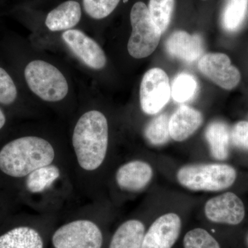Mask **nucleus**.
Masks as SVG:
<instances>
[{
  "label": "nucleus",
  "instance_id": "obj_22",
  "mask_svg": "<svg viewBox=\"0 0 248 248\" xmlns=\"http://www.w3.org/2000/svg\"><path fill=\"white\" fill-rule=\"evenodd\" d=\"M198 84L193 76L182 73L176 77L171 86V96L174 101L184 103L190 100L197 93Z\"/></svg>",
  "mask_w": 248,
  "mask_h": 248
},
{
  "label": "nucleus",
  "instance_id": "obj_25",
  "mask_svg": "<svg viewBox=\"0 0 248 248\" xmlns=\"http://www.w3.org/2000/svg\"><path fill=\"white\" fill-rule=\"evenodd\" d=\"M120 0H83L86 14L93 19H102L113 12Z\"/></svg>",
  "mask_w": 248,
  "mask_h": 248
},
{
  "label": "nucleus",
  "instance_id": "obj_7",
  "mask_svg": "<svg viewBox=\"0 0 248 248\" xmlns=\"http://www.w3.org/2000/svg\"><path fill=\"white\" fill-rule=\"evenodd\" d=\"M171 87L166 72L152 68L145 73L140 86V104L148 115L157 114L169 102Z\"/></svg>",
  "mask_w": 248,
  "mask_h": 248
},
{
  "label": "nucleus",
  "instance_id": "obj_15",
  "mask_svg": "<svg viewBox=\"0 0 248 248\" xmlns=\"http://www.w3.org/2000/svg\"><path fill=\"white\" fill-rule=\"evenodd\" d=\"M81 17V9L79 3L68 0L49 13L45 24L51 31L71 30L79 22Z\"/></svg>",
  "mask_w": 248,
  "mask_h": 248
},
{
  "label": "nucleus",
  "instance_id": "obj_24",
  "mask_svg": "<svg viewBox=\"0 0 248 248\" xmlns=\"http://www.w3.org/2000/svg\"><path fill=\"white\" fill-rule=\"evenodd\" d=\"M183 244L184 248H221L213 235L200 228L187 232L184 236Z\"/></svg>",
  "mask_w": 248,
  "mask_h": 248
},
{
  "label": "nucleus",
  "instance_id": "obj_5",
  "mask_svg": "<svg viewBox=\"0 0 248 248\" xmlns=\"http://www.w3.org/2000/svg\"><path fill=\"white\" fill-rule=\"evenodd\" d=\"M130 22L132 33L128 43L129 54L136 59L149 56L159 45L162 32L153 22L144 3L139 1L134 4Z\"/></svg>",
  "mask_w": 248,
  "mask_h": 248
},
{
  "label": "nucleus",
  "instance_id": "obj_14",
  "mask_svg": "<svg viewBox=\"0 0 248 248\" xmlns=\"http://www.w3.org/2000/svg\"><path fill=\"white\" fill-rule=\"evenodd\" d=\"M203 120V115L200 111L187 106H182L170 117V138L174 141H185L200 128Z\"/></svg>",
  "mask_w": 248,
  "mask_h": 248
},
{
  "label": "nucleus",
  "instance_id": "obj_1",
  "mask_svg": "<svg viewBox=\"0 0 248 248\" xmlns=\"http://www.w3.org/2000/svg\"><path fill=\"white\" fill-rule=\"evenodd\" d=\"M73 146L79 166L85 170L97 169L105 159L108 145V125L98 110L86 112L73 132Z\"/></svg>",
  "mask_w": 248,
  "mask_h": 248
},
{
  "label": "nucleus",
  "instance_id": "obj_3",
  "mask_svg": "<svg viewBox=\"0 0 248 248\" xmlns=\"http://www.w3.org/2000/svg\"><path fill=\"white\" fill-rule=\"evenodd\" d=\"M178 182L194 191H220L231 187L236 179L234 168L227 164L189 165L177 172Z\"/></svg>",
  "mask_w": 248,
  "mask_h": 248
},
{
  "label": "nucleus",
  "instance_id": "obj_13",
  "mask_svg": "<svg viewBox=\"0 0 248 248\" xmlns=\"http://www.w3.org/2000/svg\"><path fill=\"white\" fill-rule=\"evenodd\" d=\"M168 53L187 62L198 60L203 53V42L200 36L191 35L184 31L173 32L166 41Z\"/></svg>",
  "mask_w": 248,
  "mask_h": 248
},
{
  "label": "nucleus",
  "instance_id": "obj_2",
  "mask_svg": "<svg viewBox=\"0 0 248 248\" xmlns=\"http://www.w3.org/2000/svg\"><path fill=\"white\" fill-rule=\"evenodd\" d=\"M55 158L52 145L37 137H24L9 142L0 151V170L13 177H24L48 166Z\"/></svg>",
  "mask_w": 248,
  "mask_h": 248
},
{
  "label": "nucleus",
  "instance_id": "obj_16",
  "mask_svg": "<svg viewBox=\"0 0 248 248\" xmlns=\"http://www.w3.org/2000/svg\"><path fill=\"white\" fill-rule=\"evenodd\" d=\"M0 248H45V243L37 230L19 226L0 236Z\"/></svg>",
  "mask_w": 248,
  "mask_h": 248
},
{
  "label": "nucleus",
  "instance_id": "obj_21",
  "mask_svg": "<svg viewBox=\"0 0 248 248\" xmlns=\"http://www.w3.org/2000/svg\"><path fill=\"white\" fill-rule=\"evenodd\" d=\"M170 117L167 114L158 115L147 125L144 135L146 139L153 146L166 144L170 138L169 132Z\"/></svg>",
  "mask_w": 248,
  "mask_h": 248
},
{
  "label": "nucleus",
  "instance_id": "obj_29",
  "mask_svg": "<svg viewBox=\"0 0 248 248\" xmlns=\"http://www.w3.org/2000/svg\"><path fill=\"white\" fill-rule=\"evenodd\" d=\"M247 244H248V235L247 236Z\"/></svg>",
  "mask_w": 248,
  "mask_h": 248
},
{
  "label": "nucleus",
  "instance_id": "obj_6",
  "mask_svg": "<svg viewBox=\"0 0 248 248\" xmlns=\"http://www.w3.org/2000/svg\"><path fill=\"white\" fill-rule=\"evenodd\" d=\"M104 234L97 223L90 220L67 223L54 232L53 248H103Z\"/></svg>",
  "mask_w": 248,
  "mask_h": 248
},
{
  "label": "nucleus",
  "instance_id": "obj_28",
  "mask_svg": "<svg viewBox=\"0 0 248 248\" xmlns=\"http://www.w3.org/2000/svg\"><path fill=\"white\" fill-rule=\"evenodd\" d=\"M5 123H6V117L3 111L0 108V129L3 128Z\"/></svg>",
  "mask_w": 248,
  "mask_h": 248
},
{
  "label": "nucleus",
  "instance_id": "obj_10",
  "mask_svg": "<svg viewBox=\"0 0 248 248\" xmlns=\"http://www.w3.org/2000/svg\"><path fill=\"white\" fill-rule=\"evenodd\" d=\"M182 231V220L175 213L159 217L146 231L141 248H172Z\"/></svg>",
  "mask_w": 248,
  "mask_h": 248
},
{
  "label": "nucleus",
  "instance_id": "obj_27",
  "mask_svg": "<svg viewBox=\"0 0 248 248\" xmlns=\"http://www.w3.org/2000/svg\"><path fill=\"white\" fill-rule=\"evenodd\" d=\"M231 138L235 146L248 151V122H240L235 124Z\"/></svg>",
  "mask_w": 248,
  "mask_h": 248
},
{
  "label": "nucleus",
  "instance_id": "obj_9",
  "mask_svg": "<svg viewBox=\"0 0 248 248\" xmlns=\"http://www.w3.org/2000/svg\"><path fill=\"white\" fill-rule=\"evenodd\" d=\"M205 217L209 221L228 225L239 224L245 217L244 203L232 192L214 197L205 203Z\"/></svg>",
  "mask_w": 248,
  "mask_h": 248
},
{
  "label": "nucleus",
  "instance_id": "obj_19",
  "mask_svg": "<svg viewBox=\"0 0 248 248\" xmlns=\"http://www.w3.org/2000/svg\"><path fill=\"white\" fill-rule=\"evenodd\" d=\"M60 171L55 166H43L32 171L28 175L27 187L32 193H39L48 188L58 179Z\"/></svg>",
  "mask_w": 248,
  "mask_h": 248
},
{
  "label": "nucleus",
  "instance_id": "obj_23",
  "mask_svg": "<svg viewBox=\"0 0 248 248\" xmlns=\"http://www.w3.org/2000/svg\"><path fill=\"white\" fill-rule=\"evenodd\" d=\"M174 7V0H150L148 11L161 32L167 30Z\"/></svg>",
  "mask_w": 248,
  "mask_h": 248
},
{
  "label": "nucleus",
  "instance_id": "obj_26",
  "mask_svg": "<svg viewBox=\"0 0 248 248\" xmlns=\"http://www.w3.org/2000/svg\"><path fill=\"white\" fill-rule=\"evenodd\" d=\"M17 88L12 78L3 68H0V104L9 105L16 101Z\"/></svg>",
  "mask_w": 248,
  "mask_h": 248
},
{
  "label": "nucleus",
  "instance_id": "obj_12",
  "mask_svg": "<svg viewBox=\"0 0 248 248\" xmlns=\"http://www.w3.org/2000/svg\"><path fill=\"white\" fill-rule=\"evenodd\" d=\"M153 176L151 165L136 160L121 166L116 174V181L123 190L136 192L148 186Z\"/></svg>",
  "mask_w": 248,
  "mask_h": 248
},
{
  "label": "nucleus",
  "instance_id": "obj_8",
  "mask_svg": "<svg viewBox=\"0 0 248 248\" xmlns=\"http://www.w3.org/2000/svg\"><path fill=\"white\" fill-rule=\"evenodd\" d=\"M198 68L202 74L223 89H234L241 79L239 70L232 65L226 54H205L200 58Z\"/></svg>",
  "mask_w": 248,
  "mask_h": 248
},
{
  "label": "nucleus",
  "instance_id": "obj_18",
  "mask_svg": "<svg viewBox=\"0 0 248 248\" xmlns=\"http://www.w3.org/2000/svg\"><path fill=\"white\" fill-rule=\"evenodd\" d=\"M205 138L210 147L212 156L217 160H225L229 155L231 133L226 124L214 122L205 131Z\"/></svg>",
  "mask_w": 248,
  "mask_h": 248
},
{
  "label": "nucleus",
  "instance_id": "obj_17",
  "mask_svg": "<svg viewBox=\"0 0 248 248\" xmlns=\"http://www.w3.org/2000/svg\"><path fill=\"white\" fill-rule=\"evenodd\" d=\"M145 233L146 228L141 221L128 220L116 230L108 248H141Z\"/></svg>",
  "mask_w": 248,
  "mask_h": 248
},
{
  "label": "nucleus",
  "instance_id": "obj_11",
  "mask_svg": "<svg viewBox=\"0 0 248 248\" xmlns=\"http://www.w3.org/2000/svg\"><path fill=\"white\" fill-rule=\"evenodd\" d=\"M62 37L73 53L86 66L99 70L107 64V58L100 46L82 31L71 29L63 32Z\"/></svg>",
  "mask_w": 248,
  "mask_h": 248
},
{
  "label": "nucleus",
  "instance_id": "obj_4",
  "mask_svg": "<svg viewBox=\"0 0 248 248\" xmlns=\"http://www.w3.org/2000/svg\"><path fill=\"white\" fill-rule=\"evenodd\" d=\"M24 76L31 91L46 102H59L68 94L66 78L60 70L48 62H30L26 67Z\"/></svg>",
  "mask_w": 248,
  "mask_h": 248
},
{
  "label": "nucleus",
  "instance_id": "obj_20",
  "mask_svg": "<svg viewBox=\"0 0 248 248\" xmlns=\"http://www.w3.org/2000/svg\"><path fill=\"white\" fill-rule=\"evenodd\" d=\"M248 6V0H226L222 12V25L226 30H237L243 22Z\"/></svg>",
  "mask_w": 248,
  "mask_h": 248
}]
</instances>
